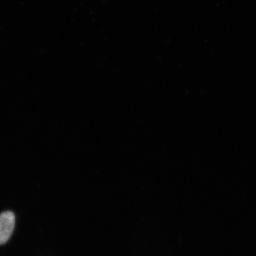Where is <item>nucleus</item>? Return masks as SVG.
Returning a JSON list of instances; mask_svg holds the SVG:
<instances>
[{"instance_id": "obj_1", "label": "nucleus", "mask_w": 256, "mask_h": 256, "mask_svg": "<svg viewBox=\"0 0 256 256\" xmlns=\"http://www.w3.org/2000/svg\"><path fill=\"white\" fill-rule=\"evenodd\" d=\"M15 226V216L12 212H5L0 214V245L8 242Z\"/></svg>"}]
</instances>
